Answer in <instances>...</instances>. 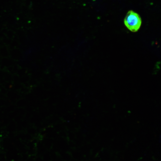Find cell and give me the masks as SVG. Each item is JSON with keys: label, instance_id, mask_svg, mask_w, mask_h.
Returning a JSON list of instances; mask_svg holds the SVG:
<instances>
[{"label": "cell", "instance_id": "1", "mask_svg": "<svg viewBox=\"0 0 161 161\" xmlns=\"http://www.w3.org/2000/svg\"><path fill=\"white\" fill-rule=\"evenodd\" d=\"M141 18L139 15L132 10L129 11L124 19V24L130 31H137L141 25Z\"/></svg>", "mask_w": 161, "mask_h": 161}]
</instances>
